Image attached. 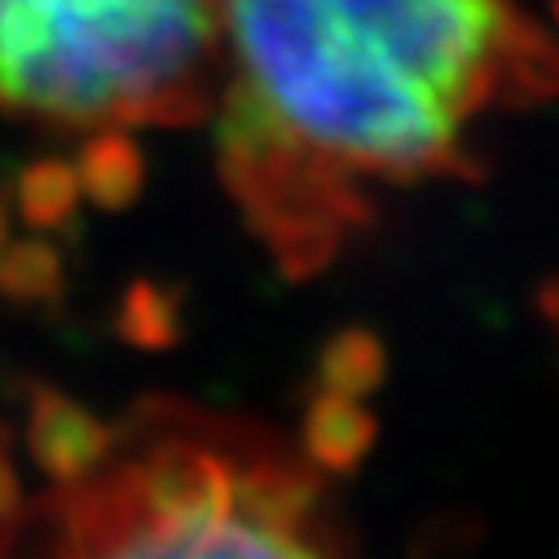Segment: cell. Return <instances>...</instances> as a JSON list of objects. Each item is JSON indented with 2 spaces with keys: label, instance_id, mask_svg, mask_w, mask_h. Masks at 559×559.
<instances>
[{
  "label": "cell",
  "instance_id": "8fae6325",
  "mask_svg": "<svg viewBox=\"0 0 559 559\" xmlns=\"http://www.w3.org/2000/svg\"><path fill=\"white\" fill-rule=\"evenodd\" d=\"M80 177L67 159H36L19 177V212L36 229H58L75 216Z\"/></svg>",
  "mask_w": 559,
  "mask_h": 559
},
{
  "label": "cell",
  "instance_id": "6da1fadb",
  "mask_svg": "<svg viewBox=\"0 0 559 559\" xmlns=\"http://www.w3.org/2000/svg\"><path fill=\"white\" fill-rule=\"evenodd\" d=\"M136 454L49 498L62 555H326L340 546L322 480L273 437L207 414L155 418Z\"/></svg>",
  "mask_w": 559,
  "mask_h": 559
},
{
  "label": "cell",
  "instance_id": "4fadbf2b",
  "mask_svg": "<svg viewBox=\"0 0 559 559\" xmlns=\"http://www.w3.org/2000/svg\"><path fill=\"white\" fill-rule=\"evenodd\" d=\"M23 515V485L14 472V437L0 424V528H14Z\"/></svg>",
  "mask_w": 559,
  "mask_h": 559
},
{
  "label": "cell",
  "instance_id": "7a4b0ae2",
  "mask_svg": "<svg viewBox=\"0 0 559 559\" xmlns=\"http://www.w3.org/2000/svg\"><path fill=\"white\" fill-rule=\"evenodd\" d=\"M238 80L273 123L357 181L472 177L459 119L388 71L331 0H216Z\"/></svg>",
  "mask_w": 559,
  "mask_h": 559
},
{
  "label": "cell",
  "instance_id": "5bb4252c",
  "mask_svg": "<svg viewBox=\"0 0 559 559\" xmlns=\"http://www.w3.org/2000/svg\"><path fill=\"white\" fill-rule=\"evenodd\" d=\"M537 305H542V313H546L550 322H559V277H550V283L537 292Z\"/></svg>",
  "mask_w": 559,
  "mask_h": 559
},
{
  "label": "cell",
  "instance_id": "3957f363",
  "mask_svg": "<svg viewBox=\"0 0 559 559\" xmlns=\"http://www.w3.org/2000/svg\"><path fill=\"white\" fill-rule=\"evenodd\" d=\"M216 0H0V110L67 128L194 123Z\"/></svg>",
  "mask_w": 559,
  "mask_h": 559
},
{
  "label": "cell",
  "instance_id": "9a60e30c",
  "mask_svg": "<svg viewBox=\"0 0 559 559\" xmlns=\"http://www.w3.org/2000/svg\"><path fill=\"white\" fill-rule=\"evenodd\" d=\"M0 242H5V212H0Z\"/></svg>",
  "mask_w": 559,
  "mask_h": 559
},
{
  "label": "cell",
  "instance_id": "2e32d148",
  "mask_svg": "<svg viewBox=\"0 0 559 559\" xmlns=\"http://www.w3.org/2000/svg\"><path fill=\"white\" fill-rule=\"evenodd\" d=\"M550 14H555V23H559V0H555V5H550Z\"/></svg>",
  "mask_w": 559,
  "mask_h": 559
},
{
  "label": "cell",
  "instance_id": "ba28073f",
  "mask_svg": "<svg viewBox=\"0 0 559 559\" xmlns=\"http://www.w3.org/2000/svg\"><path fill=\"white\" fill-rule=\"evenodd\" d=\"M71 168L80 177V190L106 212H123L146 186V155L123 128H97Z\"/></svg>",
  "mask_w": 559,
  "mask_h": 559
},
{
  "label": "cell",
  "instance_id": "9c48e42d",
  "mask_svg": "<svg viewBox=\"0 0 559 559\" xmlns=\"http://www.w3.org/2000/svg\"><path fill=\"white\" fill-rule=\"evenodd\" d=\"M388 374V348L366 326H344L318 357V383L344 396H370Z\"/></svg>",
  "mask_w": 559,
  "mask_h": 559
},
{
  "label": "cell",
  "instance_id": "52a82bcc",
  "mask_svg": "<svg viewBox=\"0 0 559 559\" xmlns=\"http://www.w3.org/2000/svg\"><path fill=\"white\" fill-rule=\"evenodd\" d=\"M379 424L374 414L361 405V396H344V392H318L309 401L305 414V454L313 467H326L335 476H348L366 463V454L374 450Z\"/></svg>",
  "mask_w": 559,
  "mask_h": 559
},
{
  "label": "cell",
  "instance_id": "5b68a950",
  "mask_svg": "<svg viewBox=\"0 0 559 559\" xmlns=\"http://www.w3.org/2000/svg\"><path fill=\"white\" fill-rule=\"evenodd\" d=\"M216 155L234 203L287 277H313L340 255L353 229L370 225L361 181L277 128L242 80L225 88Z\"/></svg>",
  "mask_w": 559,
  "mask_h": 559
},
{
  "label": "cell",
  "instance_id": "30bf717a",
  "mask_svg": "<svg viewBox=\"0 0 559 559\" xmlns=\"http://www.w3.org/2000/svg\"><path fill=\"white\" fill-rule=\"evenodd\" d=\"M115 331H119V340H128L132 348H146V353L173 348L181 340V296H177V287L151 283V277L132 283L119 300Z\"/></svg>",
  "mask_w": 559,
  "mask_h": 559
},
{
  "label": "cell",
  "instance_id": "7c38bea8",
  "mask_svg": "<svg viewBox=\"0 0 559 559\" xmlns=\"http://www.w3.org/2000/svg\"><path fill=\"white\" fill-rule=\"evenodd\" d=\"M62 292V255L45 238H23L0 255V296L19 305H49Z\"/></svg>",
  "mask_w": 559,
  "mask_h": 559
},
{
  "label": "cell",
  "instance_id": "277c9868",
  "mask_svg": "<svg viewBox=\"0 0 559 559\" xmlns=\"http://www.w3.org/2000/svg\"><path fill=\"white\" fill-rule=\"evenodd\" d=\"M331 10L459 123L559 97V40L520 0H331Z\"/></svg>",
  "mask_w": 559,
  "mask_h": 559
},
{
  "label": "cell",
  "instance_id": "8992f818",
  "mask_svg": "<svg viewBox=\"0 0 559 559\" xmlns=\"http://www.w3.org/2000/svg\"><path fill=\"white\" fill-rule=\"evenodd\" d=\"M27 450L53 485H71L97 472L115 450L119 432L58 388H36L27 409Z\"/></svg>",
  "mask_w": 559,
  "mask_h": 559
}]
</instances>
